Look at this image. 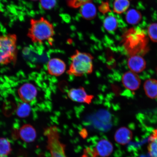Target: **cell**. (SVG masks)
Instances as JSON below:
<instances>
[{
    "label": "cell",
    "mask_w": 157,
    "mask_h": 157,
    "mask_svg": "<svg viewBox=\"0 0 157 157\" xmlns=\"http://www.w3.org/2000/svg\"><path fill=\"white\" fill-rule=\"evenodd\" d=\"M132 137V132L125 127H121L118 129L114 135L116 142L122 145L127 144L131 140Z\"/></svg>",
    "instance_id": "obj_13"
},
{
    "label": "cell",
    "mask_w": 157,
    "mask_h": 157,
    "mask_svg": "<svg viewBox=\"0 0 157 157\" xmlns=\"http://www.w3.org/2000/svg\"><path fill=\"white\" fill-rule=\"evenodd\" d=\"M100 11L103 13H106L109 11H110L108 2H104L99 7Z\"/></svg>",
    "instance_id": "obj_25"
},
{
    "label": "cell",
    "mask_w": 157,
    "mask_h": 157,
    "mask_svg": "<svg viewBox=\"0 0 157 157\" xmlns=\"http://www.w3.org/2000/svg\"><path fill=\"white\" fill-rule=\"evenodd\" d=\"M129 0H115L113 4V11L117 14L124 13L130 6Z\"/></svg>",
    "instance_id": "obj_19"
},
{
    "label": "cell",
    "mask_w": 157,
    "mask_h": 157,
    "mask_svg": "<svg viewBox=\"0 0 157 157\" xmlns=\"http://www.w3.org/2000/svg\"><path fill=\"white\" fill-rule=\"evenodd\" d=\"M94 150L98 155L101 157H108L113 152V147L109 141L103 139L99 141Z\"/></svg>",
    "instance_id": "obj_12"
},
{
    "label": "cell",
    "mask_w": 157,
    "mask_h": 157,
    "mask_svg": "<svg viewBox=\"0 0 157 157\" xmlns=\"http://www.w3.org/2000/svg\"><path fill=\"white\" fill-rule=\"evenodd\" d=\"M92 0H74L72 3L68 6L71 7L77 8L80 7L82 5L88 2H91Z\"/></svg>",
    "instance_id": "obj_24"
},
{
    "label": "cell",
    "mask_w": 157,
    "mask_h": 157,
    "mask_svg": "<svg viewBox=\"0 0 157 157\" xmlns=\"http://www.w3.org/2000/svg\"><path fill=\"white\" fill-rule=\"evenodd\" d=\"M67 96L72 101L88 105L92 103L94 97V95L88 94L82 87L71 88L68 91Z\"/></svg>",
    "instance_id": "obj_6"
},
{
    "label": "cell",
    "mask_w": 157,
    "mask_h": 157,
    "mask_svg": "<svg viewBox=\"0 0 157 157\" xmlns=\"http://www.w3.org/2000/svg\"><path fill=\"white\" fill-rule=\"evenodd\" d=\"M44 134L47 137V148L51 157H67L65 153V146L60 140L57 128L53 126L47 128Z\"/></svg>",
    "instance_id": "obj_5"
},
{
    "label": "cell",
    "mask_w": 157,
    "mask_h": 157,
    "mask_svg": "<svg viewBox=\"0 0 157 157\" xmlns=\"http://www.w3.org/2000/svg\"><path fill=\"white\" fill-rule=\"evenodd\" d=\"M124 39L125 48L130 56L142 52L146 46V36L140 29H129L125 34Z\"/></svg>",
    "instance_id": "obj_4"
},
{
    "label": "cell",
    "mask_w": 157,
    "mask_h": 157,
    "mask_svg": "<svg viewBox=\"0 0 157 157\" xmlns=\"http://www.w3.org/2000/svg\"><path fill=\"white\" fill-rule=\"evenodd\" d=\"M31 112V107L29 103L23 102L19 104L17 106L16 113L17 116L21 118L28 117Z\"/></svg>",
    "instance_id": "obj_21"
},
{
    "label": "cell",
    "mask_w": 157,
    "mask_h": 157,
    "mask_svg": "<svg viewBox=\"0 0 157 157\" xmlns=\"http://www.w3.org/2000/svg\"><path fill=\"white\" fill-rule=\"evenodd\" d=\"M54 35L53 25L44 17L30 20V27L27 36L33 43L41 44L48 41L52 45Z\"/></svg>",
    "instance_id": "obj_1"
},
{
    "label": "cell",
    "mask_w": 157,
    "mask_h": 157,
    "mask_svg": "<svg viewBox=\"0 0 157 157\" xmlns=\"http://www.w3.org/2000/svg\"><path fill=\"white\" fill-rule=\"evenodd\" d=\"M144 88L147 97L151 99L157 98V80L149 79L145 82Z\"/></svg>",
    "instance_id": "obj_15"
},
{
    "label": "cell",
    "mask_w": 157,
    "mask_h": 157,
    "mask_svg": "<svg viewBox=\"0 0 157 157\" xmlns=\"http://www.w3.org/2000/svg\"><path fill=\"white\" fill-rule=\"evenodd\" d=\"M142 15L141 13L135 9L129 10L127 11L125 19L129 24L135 25L138 24L142 20Z\"/></svg>",
    "instance_id": "obj_17"
},
{
    "label": "cell",
    "mask_w": 157,
    "mask_h": 157,
    "mask_svg": "<svg viewBox=\"0 0 157 157\" xmlns=\"http://www.w3.org/2000/svg\"><path fill=\"white\" fill-rule=\"evenodd\" d=\"M93 59L91 54L76 50L71 57V63L67 72L76 77L91 74L93 71Z\"/></svg>",
    "instance_id": "obj_2"
},
{
    "label": "cell",
    "mask_w": 157,
    "mask_h": 157,
    "mask_svg": "<svg viewBox=\"0 0 157 157\" xmlns=\"http://www.w3.org/2000/svg\"><path fill=\"white\" fill-rule=\"evenodd\" d=\"M147 32L151 40L157 43V23H153L149 25Z\"/></svg>",
    "instance_id": "obj_22"
},
{
    "label": "cell",
    "mask_w": 157,
    "mask_h": 157,
    "mask_svg": "<svg viewBox=\"0 0 157 157\" xmlns=\"http://www.w3.org/2000/svg\"><path fill=\"white\" fill-rule=\"evenodd\" d=\"M17 37L15 34L0 35V64H15L17 58Z\"/></svg>",
    "instance_id": "obj_3"
},
{
    "label": "cell",
    "mask_w": 157,
    "mask_h": 157,
    "mask_svg": "<svg viewBox=\"0 0 157 157\" xmlns=\"http://www.w3.org/2000/svg\"><path fill=\"white\" fill-rule=\"evenodd\" d=\"M12 151L11 144L6 138H0V156H6Z\"/></svg>",
    "instance_id": "obj_20"
},
{
    "label": "cell",
    "mask_w": 157,
    "mask_h": 157,
    "mask_svg": "<svg viewBox=\"0 0 157 157\" xmlns=\"http://www.w3.org/2000/svg\"><path fill=\"white\" fill-rule=\"evenodd\" d=\"M19 137L24 142L30 143L34 142L37 136V133L32 125L26 124L22 125L19 131Z\"/></svg>",
    "instance_id": "obj_11"
},
{
    "label": "cell",
    "mask_w": 157,
    "mask_h": 157,
    "mask_svg": "<svg viewBox=\"0 0 157 157\" xmlns=\"http://www.w3.org/2000/svg\"><path fill=\"white\" fill-rule=\"evenodd\" d=\"M127 65L131 71L135 73H140L146 67V62L142 57L138 55L130 56Z\"/></svg>",
    "instance_id": "obj_10"
},
{
    "label": "cell",
    "mask_w": 157,
    "mask_h": 157,
    "mask_svg": "<svg viewBox=\"0 0 157 157\" xmlns=\"http://www.w3.org/2000/svg\"><path fill=\"white\" fill-rule=\"evenodd\" d=\"M121 80L125 88L131 91L138 90L141 84L140 78L132 71L125 72L123 74Z\"/></svg>",
    "instance_id": "obj_8"
},
{
    "label": "cell",
    "mask_w": 157,
    "mask_h": 157,
    "mask_svg": "<svg viewBox=\"0 0 157 157\" xmlns=\"http://www.w3.org/2000/svg\"><path fill=\"white\" fill-rule=\"evenodd\" d=\"M118 23L116 17L113 15H109L105 17L103 21L104 28L108 32L114 31L117 28Z\"/></svg>",
    "instance_id": "obj_18"
},
{
    "label": "cell",
    "mask_w": 157,
    "mask_h": 157,
    "mask_svg": "<svg viewBox=\"0 0 157 157\" xmlns=\"http://www.w3.org/2000/svg\"><path fill=\"white\" fill-rule=\"evenodd\" d=\"M148 151L150 157H157V129L152 131L149 138Z\"/></svg>",
    "instance_id": "obj_16"
},
{
    "label": "cell",
    "mask_w": 157,
    "mask_h": 157,
    "mask_svg": "<svg viewBox=\"0 0 157 157\" xmlns=\"http://www.w3.org/2000/svg\"><path fill=\"white\" fill-rule=\"evenodd\" d=\"M31 1H38V0H31Z\"/></svg>",
    "instance_id": "obj_28"
},
{
    "label": "cell",
    "mask_w": 157,
    "mask_h": 157,
    "mask_svg": "<svg viewBox=\"0 0 157 157\" xmlns=\"http://www.w3.org/2000/svg\"><path fill=\"white\" fill-rule=\"evenodd\" d=\"M0 157H6V156H0Z\"/></svg>",
    "instance_id": "obj_29"
},
{
    "label": "cell",
    "mask_w": 157,
    "mask_h": 157,
    "mask_svg": "<svg viewBox=\"0 0 157 157\" xmlns=\"http://www.w3.org/2000/svg\"><path fill=\"white\" fill-rule=\"evenodd\" d=\"M98 155L95 150L93 151L90 149H88L86 151L83 156L82 157H97Z\"/></svg>",
    "instance_id": "obj_26"
},
{
    "label": "cell",
    "mask_w": 157,
    "mask_h": 157,
    "mask_svg": "<svg viewBox=\"0 0 157 157\" xmlns=\"http://www.w3.org/2000/svg\"><path fill=\"white\" fill-rule=\"evenodd\" d=\"M48 73L52 76L62 75L66 70V63L63 60L58 58H53L48 61L47 66Z\"/></svg>",
    "instance_id": "obj_9"
},
{
    "label": "cell",
    "mask_w": 157,
    "mask_h": 157,
    "mask_svg": "<svg viewBox=\"0 0 157 157\" xmlns=\"http://www.w3.org/2000/svg\"><path fill=\"white\" fill-rule=\"evenodd\" d=\"M56 0H40L41 7L45 10L52 9L56 6Z\"/></svg>",
    "instance_id": "obj_23"
},
{
    "label": "cell",
    "mask_w": 157,
    "mask_h": 157,
    "mask_svg": "<svg viewBox=\"0 0 157 157\" xmlns=\"http://www.w3.org/2000/svg\"><path fill=\"white\" fill-rule=\"evenodd\" d=\"M17 93L21 101L27 103L34 101L37 95L36 88L30 83L23 84L18 88Z\"/></svg>",
    "instance_id": "obj_7"
},
{
    "label": "cell",
    "mask_w": 157,
    "mask_h": 157,
    "mask_svg": "<svg viewBox=\"0 0 157 157\" xmlns=\"http://www.w3.org/2000/svg\"><path fill=\"white\" fill-rule=\"evenodd\" d=\"M80 11L82 17L88 20L95 18L97 15V9L91 2L82 5L80 7Z\"/></svg>",
    "instance_id": "obj_14"
},
{
    "label": "cell",
    "mask_w": 157,
    "mask_h": 157,
    "mask_svg": "<svg viewBox=\"0 0 157 157\" xmlns=\"http://www.w3.org/2000/svg\"><path fill=\"white\" fill-rule=\"evenodd\" d=\"M67 3L68 5L70 4L72 2L74 1V0H67Z\"/></svg>",
    "instance_id": "obj_27"
}]
</instances>
